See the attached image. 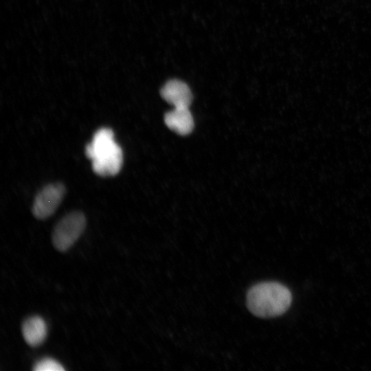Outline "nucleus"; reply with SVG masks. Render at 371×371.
Listing matches in <instances>:
<instances>
[{"mask_svg":"<svg viewBox=\"0 0 371 371\" xmlns=\"http://www.w3.org/2000/svg\"><path fill=\"white\" fill-rule=\"evenodd\" d=\"M292 295L284 285L276 282L255 284L247 292V306L260 317H273L284 314L290 307Z\"/></svg>","mask_w":371,"mask_h":371,"instance_id":"1","label":"nucleus"},{"mask_svg":"<svg viewBox=\"0 0 371 371\" xmlns=\"http://www.w3.org/2000/svg\"><path fill=\"white\" fill-rule=\"evenodd\" d=\"M85 154L91 160L93 172L102 177L117 175L122 168L123 153L111 129L102 128L86 146Z\"/></svg>","mask_w":371,"mask_h":371,"instance_id":"2","label":"nucleus"},{"mask_svg":"<svg viewBox=\"0 0 371 371\" xmlns=\"http://www.w3.org/2000/svg\"><path fill=\"white\" fill-rule=\"evenodd\" d=\"M86 218L80 212H73L63 217L56 225L52 236L54 247L60 252L71 248L83 233Z\"/></svg>","mask_w":371,"mask_h":371,"instance_id":"3","label":"nucleus"},{"mask_svg":"<svg viewBox=\"0 0 371 371\" xmlns=\"http://www.w3.org/2000/svg\"><path fill=\"white\" fill-rule=\"evenodd\" d=\"M65 194V188L60 183L45 186L37 194L32 206V214L41 220L51 216L60 205Z\"/></svg>","mask_w":371,"mask_h":371,"instance_id":"4","label":"nucleus"},{"mask_svg":"<svg viewBox=\"0 0 371 371\" xmlns=\"http://www.w3.org/2000/svg\"><path fill=\"white\" fill-rule=\"evenodd\" d=\"M161 97L175 107H189L192 100L190 87L179 80L168 81L161 89Z\"/></svg>","mask_w":371,"mask_h":371,"instance_id":"5","label":"nucleus"},{"mask_svg":"<svg viewBox=\"0 0 371 371\" xmlns=\"http://www.w3.org/2000/svg\"><path fill=\"white\" fill-rule=\"evenodd\" d=\"M166 126L171 130L181 135L190 133L194 128L192 115L186 106L175 107L164 116Z\"/></svg>","mask_w":371,"mask_h":371,"instance_id":"6","label":"nucleus"},{"mask_svg":"<svg viewBox=\"0 0 371 371\" xmlns=\"http://www.w3.org/2000/svg\"><path fill=\"white\" fill-rule=\"evenodd\" d=\"M25 342L31 347L41 345L47 334V324L40 316H31L24 320L21 327Z\"/></svg>","mask_w":371,"mask_h":371,"instance_id":"7","label":"nucleus"},{"mask_svg":"<svg viewBox=\"0 0 371 371\" xmlns=\"http://www.w3.org/2000/svg\"><path fill=\"white\" fill-rule=\"evenodd\" d=\"M34 371H63L65 370L63 366L56 360L50 358L45 357L38 360L32 368Z\"/></svg>","mask_w":371,"mask_h":371,"instance_id":"8","label":"nucleus"}]
</instances>
